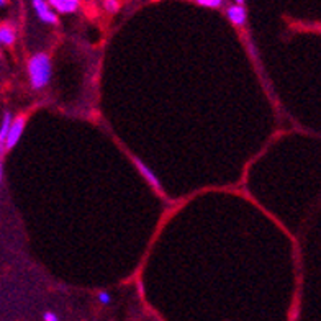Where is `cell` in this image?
I'll return each instance as SVG.
<instances>
[{"instance_id":"cell-10","label":"cell","mask_w":321,"mask_h":321,"mask_svg":"<svg viewBox=\"0 0 321 321\" xmlns=\"http://www.w3.org/2000/svg\"><path fill=\"white\" fill-rule=\"evenodd\" d=\"M197 3H200L202 7L207 8H218L223 5V0H197Z\"/></svg>"},{"instance_id":"cell-11","label":"cell","mask_w":321,"mask_h":321,"mask_svg":"<svg viewBox=\"0 0 321 321\" xmlns=\"http://www.w3.org/2000/svg\"><path fill=\"white\" fill-rule=\"evenodd\" d=\"M99 300H100L102 303H105V305H107V303H110V302H111V297H110V293H108V292H100V293H99Z\"/></svg>"},{"instance_id":"cell-9","label":"cell","mask_w":321,"mask_h":321,"mask_svg":"<svg viewBox=\"0 0 321 321\" xmlns=\"http://www.w3.org/2000/svg\"><path fill=\"white\" fill-rule=\"evenodd\" d=\"M104 7H105L107 12L116 13V12H118V8H120V2H118V0H104Z\"/></svg>"},{"instance_id":"cell-3","label":"cell","mask_w":321,"mask_h":321,"mask_svg":"<svg viewBox=\"0 0 321 321\" xmlns=\"http://www.w3.org/2000/svg\"><path fill=\"white\" fill-rule=\"evenodd\" d=\"M33 8L41 22L49 23V25L58 23V17H56V13L49 8V5L46 0H33Z\"/></svg>"},{"instance_id":"cell-1","label":"cell","mask_w":321,"mask_h":321,"mask_svg":"<svg viewBox=\"0 0 321 321\" xmlns=\"http://www.w3.org/2000/svg\"><path fill=\"white\" fill-rule=\"evenodd\" d=\"M28 75L30 84L33 89H43L49 84L51 75H53V66L48 54L38 53L28 61Z\"/></svg>"},{"instance_id":"cell-13","label":"cell","mask_w":321,"mask_h":321,"mask_svg":"<svg viewBox=\"0 0 321 321\" xmlns=\"http://www.w3.org/2000/svg\"><path fill=\"white\" fill-rule=\"evenodd\" d=\"M2 152V151H0ZM0 185H2V159H0Z\"/></svg>"},{"instance_id":"cell-2","label":"cell","mask_w":321,"mask_h":321,"mask_svg":"<svg viewBox=\"0 0 321 321\" xmlns=\"http://www.w3.org/2000/svg\"><path fill=\"white\" fill-rule=\"evenodd\" d=\"M23 130H25V118H23V116H18L17 120H12V125H10L7 140H5L3 146L7 147V149H12V147L20 141V138H22V135H23Z\"/></svg>"},{"instance_id":"cell-12","label":"cell","mask_w":321,"mask_h":321,"mask_svg":"<svg viewBox=\"0 0 321 321\" xmlns=\"http://www.w3.org/2000/svg\"><path fill=\"white\" fill-rule=\"evenodd\" d=\"M44 321H59V318L56 317V313H53V312H46L44 313Z\"/></svg>"},{"instance_id":"cell-6","label":"cell","mask_w":321,"mask_h":321,"mask_svg":"<svg viewBox=\"0 0 321 321\" xmlns=\"http://www.w3.org/2000/svg\"><path fill=\"white\" fill-rule=\"evenodd\" d=\"M48 3L59 13H74L79 8V0H48Z\"/></svg>"},{"instance_id":"cell-5","label":"cell","mask_w":321,"mask_h":321,"mask_svg":"<svg viewBox=\"0 0 321 321\" xmlns=\"http://www.w3.org/2000/svg\"><path fill=\"white\" fill-rule=\"evenodd\" d=\"M226 15H228L229 22L238 25V27H243L248 20V12L243 5H231V7H228Z\"/></svg>"},{"instance_id":"cell-8","label":"cell","mask_w":321,"mask_h":321,"mask_svg":"<svg viewBox=\"0 0 321 321\" xmlns=\"http://www.w3.org/2000/svg\"><path fill=\"white\" fill-rule=\"evenodd\" d=\"M15 41V32L10 27L0 28V43L3 44H13Z\"/></svg>"},{"instance_id":"cell-15","label":"cell","mask_w":321,"mask_h":321,"mask_svg":"<svg viewBox=\"0 0 321 321\" xmlns=\"http://www.w3.org/2000/svg\"><path fill=\"white\" fill-rule=\"evenodd\" d=\"M5 3V0H0V5H3Z\"/></svg>"},{"instance_id":"cell-14","label":"cell","mask_w":321,"mask_h":321,"mask_svg":"<svg viewBox=\"0 0 321 321\" xmlns=\"http://www.w3.org/2000/svg\"><path fill=\"white\" fill-rule=\"evenodd\" d=\"M234 2H236V5H243L244 0H234Z\"/></svg>"},{"instance_id":"cell-7","label":"cell","mask_w":321,"mask_h":321,"mask_svg":"<svg viewBox=\"0 0 321 321\" xmlns=\"http://www.w3.org/2000/svg\"><path fill=\"white\" fill-rule=\"evenodd\" d=\"M12 115L5 113L3 115V120H2V125H0V151L3 149V144H5V140H7V135H8V130H10V125H12Z\"/></svg>"},{"instance_id":"cell-4","label":"cell","mask_w":321,"mask_h":321,"mask_svg":"<svg viewBox=\"0 0 321 321\" xmlns=\"http://www.w3.org/2000/svg\"><path fill=\"white\" fill-rule=\"evenodd\" d=\"M135 164L138 167V171L141 172V176L144 177V180L149 183V185L154 188V190L162 192V185H161V182H159V179H157V176L154 174V172H152L149 167H147L144 162L140 161V159H135Z\"/></svg>"}]
</instances>
